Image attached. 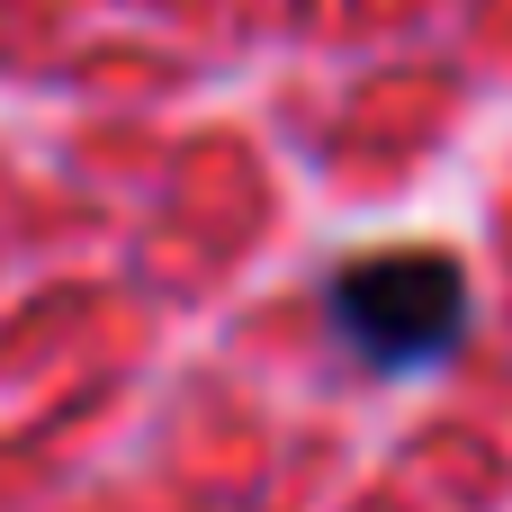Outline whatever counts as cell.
I'll use <instances>...</instances> for the list:
<instances>
[{
    "mask_svg": "<svg viewBox=\"0 0 512 512\" xmlns=\"http://www.w3.org/2000/svg\"><path fill=\"white\" fill-rule=\"evenodd\" d=\"M333 324L369 369H432L468 333V279L450 252H369L333 279Z\"/></svg>",
    "mask_w": 512,
    "mask_h": 512,
    "instance_id": "6da1fadb",
    "label": "cell"
}]
</instances>
